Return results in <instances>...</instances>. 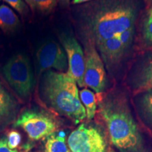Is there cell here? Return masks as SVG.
Returning <instances> with one entry per match:
<instances>
[{
    "instance_id": "7402d4cb",
    "label": "cell",
    "mask_w": 152,
    "mask_h": 152,
    "mask_svg": "<svg viewBox=\"0 0 152 152\" xmlns=\"http://www.w3.org/2000/svg\"><path fill=\"white\" fill-rule=\"evenodd\" d=\"M0 152H18L17 149H12L8 145L7 137H0Z\"/></svg>"
},
{
    "instance_id": "e0dca14e",
    "label": "cell",
    "mask_w": 152,
    "mask_h": 152,
    "mask_svg": "<svg viewBox=\"0 0 152 152\" xmlns=\"http://www.w3.org/2000/svg\"><path fill=\"white\" fill-rule=\"evenodd\" d=\"M140 32L142 45L145 48H152V6L142 19Z\"/></svg>"
},
{
    "instance_id": "ffe728a7",
    "label": "cell",
    "mask_w": 152,
    "mask_h": 152,
    "mask_svg": "<svg viewBox=\"0 0 152 152\" xmlns=\"http://www.w3.org/2000/svg\"><path fill=\"white\" fill-rule=\"evenodd\" d=\"M5 2L14 9L15 10L23 16H26L28 13V7L24 0H4Z\"/></svg>"
},
{
    "instance_id": "cb8c5ba5",
    "label": "cell",
    "mask_w": 152,
    "mask_h": 152,
    "mask_svg": "<svg viewBox=\"0 0 152 152\" xmlns=\"http://www.w3.org/2000/svg\"><path fill=\"white\" fill-rule=\"evenodd\" d=\"M59 1H61V3L62 4H68L70 2L71 0H59Z\"/></svg>"
},
{
    "instance_id": "52a82bcc",
    "label": "cell",
    "mask_w": 152,
    "mask_h": 152,
    "mask_svg": "<svg viewBox=\"0 0 152 152\" xmlns=\"http://www.w3.org/2000/svg\"><path fill=\"white\" fill-rule=\"evenodd\" d=\"M85 54V87H89L94 92L102 94L106 90L107 77L105 66L93 43H83Z\"/></svg>"
},
{
    "instance_id": "9a60e30c",
    "label": "cell",
    "mask_w": 152,
    "mask_h": 152,
    "mask_svg": "<svg viewBox=\"0 0 152 152\" xmlns=\"http://www.w3.org/2000/svg\"><path fill=\"white\" fill-rule=\"evenodd\" d=\"M45 152H71L66 144L64 131L54 132L45 138Z\"/></svg>"
},
{
    "instance_id": "7c38bea8",
    "label": "cell",
    "mask_w": 152,
    "mask_h": 152,
    "mask_svg": "<svg viewBox=\"0 0 152 152\" xmlns=\"http://www.w3.org/2000/svg\"><path fill=\"white\" fill-rule=\"evenodd\" d=\"M96 48L106 69L111 73L122 62L130 49L121 43L118 36L106 39Z\"/></svg>"
},
{
    "instance_id": "484cf974",
    "label": "cell",
    "mask_w": 152,
    "mask_h": 152,
    "mask_svg": "<svg viewBox=\"0 0 152 152\" xmlns=\"http://www.w3.org/2000/svg\"><path fill=\"white\" fill-rule=\"evenodd\" d=\"M21 152H23V151H21Z\"/></svg>"
},
{
    "instance_id": "30bf717a",
    "label": "cell",
    "mask_w": 152,
    "mask_h": 152,
    "mask_svg": "<svg viewBox=\"0 0 152 152\" xmlns=\"http://www.w3.org/2000/svg\"><path fill=\"white\" fill-rule=\"evenodd\" d=\"M128 78L129 84L135 94L152 88V52L147 53L138 61Z\"/></svg>"
},
{
    "instance_id": "9c48e42d",
    "label": "cell",
    "mask_w": 152,
    "mask_h": 152,
    "mask_svg": "<svg viewBox=\"0 0 152 152\" xmlns=\"http://www.w3.org/2000/svg\"><path fill=\"white\" fill-rule=\"evenodd\" d=\"M60 40L67 55L68 62L67 73L75 80L77 86L85 87V59L81 45L75 37L68 34H62Z\"/></svg>"
},
{
    "instance_id": "3957f363",
    "label": "cell",
    "mask_w": 152,
    "mask_h": 152,
    "mask_svg": "<svg viewBox=\"0 0 152 152\" xmlns=\"http://www.w3.org/2000/svg\"><path fill=\"white\" fill-rule=\"evenodd\" d=\"M44 104L58 115L70 119L75 124L86 118V111L80 99L77 85L66 73L52 70L42 74L39 88Z\"/></svg>"
},
{
    "instance_id": "ba28073f",
    "label": "cell",
    "mask_w": 152,
    "mask_h": 152,
    "mask_svg": "<svg viewBox=\"0 0 152 152\" xmlns=\"http://www.w3.org/2000/svg\"><path fill=\"white\" fill-rule=\"evenodd\" d=\"M37 73L42 74L48 70L54 69L61 73H66L68 62L64 47L53 40L42 45L36 53Z\"/></svg>"
},
{
    "instance_id": "5b68a950",
    "label": "cell",
    "mask_w": 152,
    "mask_h": 152,
    "mask_svg": "<svg viewBox=\"0 0 152 152\" xmlns=\"http://www.w3.org/2000/svg\"><path fill=\"white\" fill-rule=\"evenodd\" d=\"M14 127L21 128L32 140L46 138L56 132L57 123L49 113L37 108L26 109L18 115Z\"/></svg>"
},
{
    "instance_id": "8992f818",
    "label": "cell",
    "mask_w": 152,
    "mask_h": 152,
    "mask_svg": "<svg viewBox=\"0 0 152 152\" xmlns=\"http://www.w3.org/2000/svg\"><path fill=\"white\" fill-rule=\"evenodd\" d=\"M71 152H108L107 143L102 132L96 127L83 123L68 138Z\"/></svg>"
},
{
    "instance_id": "8fae6325",
    "label": "cell",
    "mask_w": 152,
    "mask_h": 152,
    "mask_svg": "<svg viewBox=\"0 0 152 152\" xmlns=\"http://www.w3.org/2000/svg\"><path fill=\"white\" fill-rule=\"evenodd\" d=\"M20 103L0 78V132H2L18 116Z\"/></svg>"
},
{
    "instance_id": "ac0fdd59",
    "label": "cell",
    "mask_w": 152,
    "mask_h": 152,
    "mask_svg": "<svg viewBox=\"0 0 152 152\" xmlns=\"http://www.w3.org/2000/svg\"><path fill=\"white\" fill-rule=\"evenodd\" d=\"M33 11L48 14L56 7L57 0H24Z\"/></svg>"
},
{
    "instance_id": "d4e9b609",
    "label": "cell",
    "mask_w": 152,
    "mask_h": 152,
    "mask_svg": "<svg viewBox=\"0 0 152 152\" xmlns=\"http://www.w3.org/2000/svg\"><path fill=\"white\" fill-rule=\"evenodd\" d=\"M108 152H116V151H115V150L112 149L111 148H109V151H108Z\"/></svg>"
},
{
    "instance_id": "d6986e66",
    "label": "cell",
    "mask_w": 152,
    "mask_h": 152,
    "mask_svg": "<svg viewBox=\"0 0 152 152\" xmlns=\"http://www.w3.org/2000/svg\"><path fill=\"white\" fill-rule=\"evenodd\" d=\"M134 33H135V26L125 30L116 36H118L119 40L121 42L123 45H125L128 48H130L132 45L133 39H134Z\"/></svg>"
},
{
    "instance_id": "7a4b0ae2",
    "label": "cell",
    "mask_w": 152,
    "mask_h": 152,
    "mask_svg": "<svg viewBox=\"0 0 152 152\" xmlns=\"http://www.w3.org/2000/svg\"><path fill=\"white\" fill-rule=\"evenodd\" d=\"M110 142L119 152H147L138 125L125 95L111 92L98 102Z\"/></svg>"
},
{
    "instance_id": "277c9868",
    "label": "cell",
    "mask_w": 152,
    "mask_h": 152,
    "mask_svg": "<svg viewBox=\"0 0 152 152\" xmlns=\"http://www.w3.org/2000/svg\"><path fill=\"white\" fill-rule=\"evenodd\" d=\"M2 73L17 96L27 102L32 96L35 87L33 68L27 56L14 55L9 58L2 68Z\"/></svg>"
},
{
    "instance_id": "6da1fadb",
    "label": "cell",
    "mask_w": 152,
    "mask_h": 152,
    "mask_svg": "<svg viewBox=\"0 0 152 152\" xmlns=\"http://www.w3.org/2000/svg\"><path fill=\"white\" fill-rule=\"evenodd\" d=\"M141 0H92L77 8L83 43L98 46L106 39L135 26Z\"/></svg>"
},
{
    "instance_id": "5bb4252c",
    "label": "cell",
    "mask_w": 152,
    "mask_h": 152,
    "mask_svg": "<svg viewBox=\"0 0 152 152\" xmlns=\"http://www.w3.org/2000/svg\"><path fill=\"white\" fill-rule=\"evenodd\" d=\"M20 20L16 13L5 4L0 5V29L5 33L16 31L20 26Z\"/></svg>"
},
{
    "instance_id": "4fadbf2b",
    "label": "cell",
    "mask_w": 152,
    "mask_h": 152,
    "mask_svg": "<svg viewBox=\"0 0 152 152\" xmlns=\"http://www.w3.org/2000/svg\"><path fill=\"white\" fill-rule=\"evenodd\" d=\"M134 104L142 123L152 130V88L137 93Z\"/></svg>"
},
{
    "instance_id": "603a6c76",
    "label": "cell",
    "mask_w": 152,
    "mask_h": 152,
    "mask_svg": "<svg viewBox=\"0 0 152 152\" xmlns=\"http://www.w3.org/2000/svg\"><path fill=\"white\" fill-rule=\"evenodd\" d=\"M91 1H92V0H73L72 1V4H80L87 3Z\"/></svg>"
},
{
    "instance_id": "2e32d148",
    "label": "cell",
    "mask_w": 152,
    "mask_h": 152,
    "mask_svg": "<svg viewBox=\"0 0 152 152\" xmlns=\"http://www.w3.org/2000/svg\"><path fill=\"white\" fill-rule=\"evenodd\" d=\"M81 103L86 111V118L91 121L94 118L97 110L98 101L96 94L90 89L85 87L79 92Z\"/></svg>"
},
{
    "instance_id": "44dd1931",
    "label": "cell",
    "mask_w": 152,
    "mask_h": 152,
    "mask_svg": "<svg viewBox=\"0 0 152 152\" xmlns=\"http://www.w3.org/2000/svg\"><path fill=\"white\" fill-rule=\"evenodd\" d=\"M8 145L12 149H16L21 142V135L17 131H11L9 133L8 136Z\"/></svg>"
}]
</instances>
